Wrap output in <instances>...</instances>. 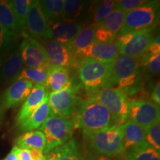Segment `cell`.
I'll return each mask as SVG.
<instances>
[{
    "instance_id": "obj_22",
    "label": "cell",
    "mask_w": 160,
    "mask_h": 160,
    "mask_svg": "<svg viewBox=\"0 0 160 160\" xmlns=\"http://www.w3.org/2000/svg\"><path fill=\"white\" fill-rule=\"evenodd\" d=\"M15 143L16 145L21 148H36L43 151V153L46 146L45 136L40 131L25 132L16 139Z\"/></svg>"
},
{
    "instance_id": "obj_21",
    "label": "cell",
    "mask_w": 160,
    "mask_h": 160,
    "mask_svg": "<svg viewBox=\"0 0 160 160\" xmlns=\"http://www.w3.org/2000/svg\"><path fill=\"white\" fill-rule=\"evenodd\" d=\"M45 154L47 160H84L78 148L77 142L72 139Z\"/></svg>"
},
{
    "instance_id": "obj_38",
    "label": "cell",
    "mask_w": 160,
    "mask_h": 160,
    "mask_svg": "<svg viewBox=\"0 0 160 160\" xmlns=\"http://www.w3.org/2000/svg\"><path fill=\"white\" fill-rule=\"evenodd\" d=\"M146 52L151 55H160V39L159 34L153 39Z\"/></svg>"
},
{
    "instance_id": "obj_33",
    "label": "cell",
    "mask_w": 160,
    "mask_h": 160,
    "mask_svg": "<svg viewBox=\"0 0 160 160\" xmlns=\"http://www.w3.org/2000/svg\"><path fill=\"white\" fill-rule=\"evenodd\" d=\"M116 1L114 0H104L99 2L94 12V22L98 25L100 22L102 21L111 12L115 9Z\"/></svg>"
},
{
    "instance_id": "obj_5",
    "label": "cell",
    "mask_w": 160,
    "mask_h": 160,
    "mask_svg": "<svg viewBox=\"0 0 160 160\" xmlns=\"http://www.w3.org/2000/svg\"><path fill=\"white\" fill-rule=\"evenodd\" d=\"M159 2L157 1L147 2L133 11L126 13L119 35L145 29H153L159 22Z\"/></svg>"
},
{
    "instance_id": "obj_36",
    "label": "cell",
    "mask_w": 160,
    "mask_h": 160,
    "mask_svg": "<svg viewBox=\"0 0 160 160\" xmlns=\"http://www.w3.org/2000/svg\"><path fill=\"white\" fill-rule=\"evenodd\" d=\"M147 2L145 0H119L116 1L115 8L127 13L144 5Z\"/></svg>"
},
{
    "instance_id": "obj_14",
    "label": "cell",
    "mask_w": 160,
    "mask_h": 160,
    "mask_svg": "<svg viewBox=\"0 0 160 160\" xmlns=\"http://www.w3.org/2000/svg\"><path fill=\"white\" fill-rule=\"evenodd\" d=\"M153 40V29H145L135 32L130 42L119 48V55L139 57L147 51Z\"/></svg>"
},
{
    "instance_id": "obj_45",
    "label": "cell",
    "mask_w": 160,
    "mask_h": 160,
    "mask_svg": "<svg viewBox=\"0 0 160 160\" xmlns=\"http://www.w3.org/2000/svg\"><path fill=\"white\" fill-rule=\"evenodd\" d=\"M90 160H108L105 158H98V159H91Z\"/></svg>"
},
{
    "instance_id": "obj_10",
    "label": "cell",
    "mask_w": 160,
    "mask_h": 160,
    "mask_svg": "<svg viewBox=\"0 0 160 160\" xmlns=\"http://www.w3.org/2000/svg\"><path fill=\"white\" fill-rule=\"evenodd\" d=\"M128 119L146 130L160 119L159 106L145 100H131L129 102Z\"/></svg>"
},
{
    "instance_id": "obj_8",
    "label": "cell",
    "mask_w": 160,
    "mask_h": 160,
    "mask_svg": "<svg viewBox=\"0 0 160 160\" xmlns=\"http://www.w3.org/2000/svg\"><path fill=\"white\" fill-rule=\"evenodd\" d=\"M23 39L19 47V52L23 65L29 68L48 69L51 66L42 44L27 33H22Z\"/></svg>"
},
{
    "instance_id": "obj_19",
    "label": "cell",
    "mask_w": 160,
    "mask_h": 160,
    "mask_svg": "<svg viewBox=\"0 0 160 160\" xmlns=\"http://www.w3.org/2000/svg\"><path fill=\"white\" fill-rule=\"evenodd\" d=\"M70 73L66 68L50 66L48 75L47 87L49 93H53L65 89L71 84Z\"/></svg>"
},
{
    "instance_id": "obj_28",
    "label": "cell",
    "mask_w": 160,
    "mask_h": 160,
    "mask_svg": "<svg viewBox=\"0 0 160 160\" xmlns=\"http://www.w3.org/2000/svg\"><path fill=\"white\" fill-rule=\"evenodd\" d=\"M48 68H24L17 80H28L35 85L46 86L48 75Z\"/></svg>"
},
{
    "instance_id": "obj_9",
    "label": "cell",
    "mask_w": 160,
    "mask_h": 160,
    "mask_svg": "<svg viewBox=\"0 0 160 160\" xmlns=\"http://www.w3.org/2000/svg\"><path fill=\"white\" fill-rule=\"evenodd\" d=\"M25 30L28 31V34L38 41L52 39L50 23L44 17L39 1H31L26 19Z\"/></svg>"
},
{
    "instance_id": "obj_32",
    "label": "cell",
    "mask_w": 160,
    "mask_h": 160,
    "mask_svg": "<svg viewBox=\"0 0 160 160\" xmlns=\"http://www.w3.org/2000/svg\"><path fill=\"white\" fill-rule=\"evenodd\" d=\"M146 132V142L156 151L160 152V119L150 125Z\"/></svg>"
},
{
    "instance_id": "obj_34",
    "label": "cell",
    "mask_w": 160,
    "mask_h": 160,
    "mask_svg": "<svg viewBox=\"0 0 160 160\" xmlns=\"http://www.w3.org/2000/svg\"><path fill=\"white\" fill-rule=\"evenodd\" d=\"M16 34L0 25V53H4L11 49L14 42Z\"/></svg>"
},
{
    "instance_id": "obj_30",
    "label": "cell",
    "mask_w": 160,
    "mask_h": 160,
    "mask_svg": "<svg viewBox=\"0 0 160 160\" xmlns=\"http://www.w3.org/2000/svg\"><path fill=\"white\" fill-rule=\"evenodd\" d=\"M83 4V2L79 0H64L62 22H75L81 15Z\"/></svg>"
},
{
    "instance_id": "obj_26",
    "label": "cell",
    "mask_w": 160,
    "mask_h": 160,
    "mask_svg": "<svg viewBox=\"0 0 160 160\" xmlns=\"http://www.w3.org/2000/svg\"><path fill=\"white\" fill-rule=\"evenodd\" d=\"M9 2L14 13L19 33V32L23 33L25 31L26 19H27L31 1V0H12L9 1Z\"/></svg>"
},
{
    "instance_id": "obj_37",
    "label": "cell",
    "mask_w": 160,
    "mask_h": 160,
    "mask_svg": "<svg viewBox=\"0 0 160 160\" xmlns=\"http://www.w3.org/2000/svg\"><path fill=\"white\" fill-rule=\"evenodd\" d=\"M146 66L149 71L154 75H158L160 71V55H149Z\"/></svg>"
},
{
    "instance_id": "obj_42",
    "label": "cell",
    "mask_w": 160,
    "mask_h": 160,
    "mask_svg": "<svg viewBox=\"0 0 160 160\" xmlns=\"http://www.w3.org/2000/svg\"><path fill=\"white\" fill-rule=\"evenodd\" d=\"M29 151L31 153L32 160H47L43 151L36 148L29 149Z\"/></svg>"
},
{
    "instance_id": "obj_41",
    "label": "cell",
    "mask_w": 160,
    "mask_h": 160,
    "mask_svg": "<svg viewBox=\"0 0 160 160\" xmlns=\"http://www.w3.org/2000/svg\"><path fill=\"white\" fill-rule=\"evenodd\" d=\"M151 99L153 101V103H155L156 105H160V84L159 81H158L157 85L154 86L153 91H152L151 96Z\"/></svg>"
},
{
    "instance_id": "obj_16",
    "label": "cell",
    "mask_w": 160,
    "mask_h": 160,
    "mask_svg": "<svg viewBox=\"0 0 160 160\" xmlns=\"http://www.w3.org/2000/svg\"><path fill=\"white\" fill-rule=\"evenodd\" d=\"M22 69L23 62L19 49L15 50L6 58L0 68V88L17 81Z\"/></svg>"
},
{
    "instance_id": "obj_43",
    "label": "cell",
    "mask_w": 160,
    "mask_h": 160,
    "mask_svg": "<svg viewBox=\"0 0 160 160\" xmlns=\"http://www.w3.org/2000/svg\"><path fill=\"white\" fill-rule=\"evenodd\" d=\"M3 160H19L17 155V151H16V146H13L11 152L6 156V157Z\"/></svg>"
},
{
    "instance_id": "obj_24",
    "label": "cell",
    "mask_w": 160,
    "mask_h": 160,
    "mask_svg": "<svg viewBox=\"0 0 160 160\" xmlns=\"http://www.w3.org/2000/svg\"><path fill=\"white\" fill-rule=\"evenodd\" d=\"M39 4L44 17L49 22L61 21L64 0H42L39 1Z\"/></svg>"
},
{
    "instance_id": "obj_15",
    "label": "cell",
    "mask_w": 160,
    "mask_h": 160,
    "mask_svg": "<svg viewBox=\"0 0 160 160\" xmlns=\"http://www.w3.org/2000/svg\"><path fill=\"white\" fill-rule=\"evenodd\" d=\"M48 93L45 85H35L28 97L24 101L16 117V125L19 126L37 108Z\"/></svg>"
},
{
    "instance_id": "obj_27",
    "label": "cell",
    "mask_w": 160,
    "mask_h": 160,
    "mask_svg": "<svg viewBox=\"0 0 160 160\" xmlns=\"http://www.w3.org/2000/svg\"><path fill=\"white\" fill-rule=\"evenodd\" d=\"M0 25L11 32H19L14 13L9 1L0 0Z\"/></svg>"
},
{
    "instance_id": "obj_6",
    "label": "cell",
    "mask_w": 160,
    "mask_h": 160,
    "mask_svg": "<svg viewBox=\"0 0 160 160\" xmlns=\"http://www.w3.org/2000/svg\"><path fill=\"white\" fill-rule=\"evenodd\" d=\"M79 77L86 91L95 93L105 87L110 74V63L85 58L78 68Z\"/></svg>"
},
{
    "instance_id": "obj_35",
    "label": "cell",
    "mask_w": 160,
    "mask_h": 160,
    "mask_svg": "<svg viewBox=\"0 0 160 160\" xmlns=\"http://www.w3.org/2000/svg\"><path fill=\"white\" fill-rule=\"evenodd\" d=\"M117 35L113 34L111 32L102 27L97 26L94 33V41L102 44H109L115 42Z\"/></svg>"
},
{
    "instance_id": "obj_23",
    "label": "cell",
    "mask_w": 160,
    "mask_h": 160,
    "mask_svg": "<svg viewBox=\"0 0 160 160\" xmlns=\"http://www.w3.org/2000/svg\"><path fill=\"white\" fill-rule=\"evenodd\" d=\"M119 55V47L117 42L109 44H102L94 42L91 58L105 63H111Z\"/></svg>"
},
{
    "instance_id": "obj_18",
    "label": "cell",
    "mask_w": 160,
    "mask_h": 160,
    "mask_svg": "<svg viewBox=\"0 0 160 160\" xmlns=\"http://www.w3.org/2000/svg\"><path fill=\"white\" fill-rule=\"evenodd\" d=\"M124 151H130L147 143L146 132L142 127L128 119L122 125Z\"/></svg>"
},
{
    "instance_id": "obj_29",
    "label": "cell",
    "mask_w": 160,
    "mask_h": 160,
    "mask_svg": "<svg viewBox=\"0 0 160 160\" xmlns=\"http://www.w3.org/2000/svg\"><path fill=\"white\" fill-rule=\"evenodd\" d=\"M128 160H160V152L146 143L128 151Z\"/></svg>"
},
{
    "instance_id": "obj_31",
    "label": "cell",
    "mask_w": 160,
    "mask_h": 160,
    "mask_svg": "<svg viewBox=\"0 0 160 160\" xmlns=\"http://www.w3.org/2000/svg\"><path fill=\"white\" fill-rule=\"evenodd\" d=\"M97 25H92L82 28L74 41L70 45L73 51L82 50L94 42V33Z\"/></svg>"
},
{
    "instance_id": "obj_12",
    "label": "cell",
    "mask_w": 160,
    "mask_h": 160,
    "mask_svg": "<svg viewBox=\"0 0 160 160\" xmlns=\"http://www.w3.org/2000/svg\"><path fill=\"white\" fill-rule=\"evenodd\" d=\"M45 48L51 66L73 67V51L70 46L62 45L54 39L41 41Z\"/></svg>"
},
{
    "instance_id": "obj_4",
    "label": "cell",
    "mask_w": 160,
    "mask_h": 160,
    "mask_svg": "<svg viewBox=\"0 0 160 160\" xmlns=\"http://www.w3.org/2000/svg\"><path fill=\"white\" fill-rule=\"evenodd\" d=\"M79 88L80 85L71 80L66 88L53 93L48 92L50 116L70 117L77 113L82 102L79 96Z\"/></svg>"
},
{
    "instance_id": "obj_40",
    "label": "cell",
    "mask_w": 160,
    "mask_h": 160,
    "mask_svg": "<svg viewBox=\"0 0 160 160\" xmlns=\"http://www.w3.org/2000/svg\"><path fill=\"white\" fill-rule=\"evenodd\" d=\"M15 146L17 155L19 160H32L29 149L21 148H19L17 145Z\"/></svg>"
},
{
    "instance_id": "obj_39",
    "label": "cell",
    "mask_w": 160,
    "mask_h": 160,
    "mask_svg": "<svg viewBox=\"0 0 160 160\" xmlns=\"http://www.w3.org/2000/svg\"><path fill=\"white\" fill-rule=\"evenodd\" d=\"M134 35L135 32H130V33H122V34L119 35V37L117 41V43L118 46L119 47V48L123 47V46L128 45L131 41L133 37H134Z\"/></svg>"
},
{
    "instance_id": "obj_17",
    "label": "cell",
    "mask_w": 160,
    "mask_h": 160,
    "mask_svg": "<svg viewBox=\"0 0 160 160\" xmlns=\"http://www.w3.org/2000/svg\"><path fill=\"white\" fill-rule=\"evenodd\" d=\"M51 26L52 39L58 42L70 46L83 28L82 25L76 22L59 21L49 22Z\"/></svg>"
},
{
    "instance_id": "obj_44",
    "label": "cell",
    "mask_w": 160,
    "mask_h": 160,
    "mask_svg": "<svg viewBox=\"0 0 160 160\" xmlns=\"http://www.w3.org/2000/svg\"><path fill=\"white\" fill-rule=\"evenodd\" d=\"M4 117V109L0 106V124H1L2 121Z\"/></svg>"
},
{
    "instance_id": "obj_11",
    "label": "cell",
    "mask_w": 160,
    "mask_h": 160,
    "mask_svg": "<svg viewBox=\"0 0 160 160\" xmlns=\"http://www.w3.org/2000/svg\"><path fill=\"white\" fill-rule=\"evenodd\" d=\"M140 67L139 57L119 55L110 63V74L105 87H113L122 79L138 73Z\"/></svg>"
},
{
    "instance_id": "obj_25",
    "label": "cell",
    "mask_w": 160,
    "mask_h": 160,
    "mask_svg": "<svg viewBox=\"0 0 160 160\" xmlns=\"http://www.w3.org/2000/svg\"><path fill=\"white\" fill-rule=\"evenodd\" d=\"M125 16V12L115 8L102 21L96 25L103 28L113 34L117 35L122 27Z\"/></svg>"
},
{
    "instance_id": "obj_13",
    "label": "cell",
    "mask_w": 160,
    "mask_h": 160,
    "mask_svg": "<svg viewBox=\"0 0 160 160\" xmlns=\"http://www.w3.org/2000/svg\"><path fill=\"white\" fill-rule=\"evenodd\" d=\"M33 85V82L25 79L13 82L2 96L0 106L5 110L19 105L28 97Z\"/></svg>"
},
{
    "instance_id": "obj_2",
    "label": "cell",
    "mask_w": 160,
    "mask_h": 160,
    "mask_svg": "<svg viewBox=\"0 0 160 160\" xmlns=\"http://www.w3.org/2000/svg\"><path fill=\"white\" fill-rule=\"evenodd\" d=\"M89 147L98 154L112 157L124 152L122 126L115 125L98 131L83 132Z\"/></svg>"
},
{
    "instance_id": "obj_1",
    "label": "cell",
    "mask_w": 160,
    "mask_h": 160,
    "mask_svg": "<svg viewBox=\"0 0 160 160\" xmlns=\"http://www.w3.org/2000/svg\"><path fill=\"white\" fill-rule=\"evenodd\" d=\"M73 119L75 128H81L83 132L98 131L118 125L111 112L93 98L82 101Z\"/></svg>"
},
{
    "instance_id": "obj_3",
    "label": "cell",
    "mask_w": 160,
    "mask_h": 160,
    "mask_svg": "<svg viewBox=\"0 0 160 160\" xmlns=\"http://www.w3.org/2000/svg\"><path fill=\"white\" fill-rule=\"evenodd\" d=\"M74 128L73 118L49 116L39 128L46 141L44 153H48L55 148L68 142L73 137Z\"/></svg>"
},
{
    "instance_id": "obj_7",
    "label": "cell",
    "mask_w": 160,
    "mask_h": 160,
    "mask_svg": "<svg viewBox=\"0 0 160 160\" xmlns=\"http://www.w3.org/2000/svg\"><path fill=\"white\" fill-rule=\"evenodd\" d=\"M91 98L101 103L111 112L118 125H122L128 119L130 101L125 90L105 87L96 92Z\"/></svg>"
},
{
    "instance_id": "obj_20",
    "label": "cell",
    "mask_w": 160,
    "mask_h": 160,
    "mask_svg": "<svg viewBox=\"0 0 160 160\" xmlns=\"http://www.w3.org/2000/svg\"><path fill=\"white\" fill-rule=\"evenodd\" d=\"M50 116V107L48 105V93L46 95L44 101L20 125L19 129L22 131H34L40 128L44 122Z\"/></svg>"
}]
</instances>
